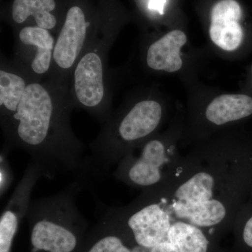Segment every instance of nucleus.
Returning a JSON list of instances; mask_svg holds the SVG:
<instances>
[{
  "label": "nucleus",
  "mask_w": 252,
  "mask_h": 252,
  "mask_svg": "<svg viewBox=\"0 0 252 252\" xmlns=\"http://www.w3.org/2000/svg\"><path fill=\"white\" fill-rule=\"evenodd\" d=\"M56 37L44 28L28 26L15 32L12 62L32 81L49 77L52 70Z\"/></svg>",
  "instance_id": "obj_5"
},
{
  "label": "nucleus",
  "mask_w": 252,
  "mask_h": 252,
  "mask_svg": "<svg viewBox=\"0 0 252 252\" xmlns=\"http://www.w3.org/2000/svg\"><path fill=\"white\" fill-rule=\"evenodd\" d=\"M56 9V0H14L11 6V20L19 29L27 27L28 23H31L32 18V22L34 27L44 28L58 34L61 25L54 14Z\"/></svg>",
  "instance_id": "obj_8"
},
{
  "label": "nucleus",
  "mask_w": 252,
  "mask_h": 252,
  "mask_svg": "<svg viewBox=\"0 0 252 252\" xmlns=\"http://www.w3.org/2000/svg\"><path fill=\"white\" fill-rule=\"evenodd\" d=\"M205 119L216 126L241 120L252 114V98L246 94H222L205 109Z\"/></svg>",
  "instance_id": "obj_11"
},
{
  "label": "nucleus",
  "mask_w": 252,
  "mask_h": 252,
  "mask_svg": "<svg viewBox=\"0 0 252 252\" xmlns=\"http://www.w3.org/2000/svg\"><path fill=\"white\" fill-rule=\"evenodd\" d=\"M69 84L54 79L30 81L14 112L0 118L4 144L2 152L24 151L45 177L84 171V146L71 127L74 109Z\"/></svg>",
  "instance_id": "obj_2"
},
{
  "label": "nucleus",
  "mask_w": 252,
  "mask_h": 252,
  "mask_svg": "<svg viewBox=\"0 0 252 252\" xmlns=\"http://www.w3.org/2000/svg\"><path fill=\"white\" fill-rule=\"evenodd\" d=\"M172 222L213 234L235 218L252 194V153L208 152L183 157L170 182L157 189Z\"/></svg>",
  "instance_id": "obj_1"
},
{
  "label": "nucleus",
  "mask_w": 252,
  "mask_h": 252,
  "mask_svg": "<svg viewBox=\"0 0 252 252\" xmlns=\"http://www.w3.org/2000/svg\"><path fill=\"white\" fill-rule=\"evenodd\" d=\"M43 176L45 175L39 165L28 164L0 218V252H10L20 223L27 215L33 189Z\"/></svg>",
  "instance_id": "obj_6"
},
{
  "label": "nucleus",
  "mask_w": 252,
  "mask_h": 252,
  "mask_svg": "<svg viewBox=\"0 0 252 252\" xmlns=\"http://www.w3.org/2000/svg\"><path fill=\"white\" fill-rule=\"evenodd\" d=\"M235 219L243 220L244 243L249 248H252V194L239 210Z\"/></svg>",
  "instance_id": "obj_14"
},
{
  "label": "nucleus",
  "mask_w": 252,
  "mask_h": 252,
  "mask_svg": "<svg viewBox=\"0 0 252 252\" xmlns=\"http://www.w3.org/2000/svg\"><path fill=\"white\" fill-rule=\"evenodd\" d=\"M183 157L161 138H149L117 164L113 176L125 185L142 190L166 185L177 171Z\"/></svg>",
  "instance_id": "obj_4"
},
{
  "label": "nucleus",
  "mask_w": 252,
  "mask_h": 252,
  "mask_svg": "<svg viewBox=\"0 0 252 252\" xmlns=\"http://www.w3.org/2000/svg\"><path fill=\"white\" fill-rule=\"evenodd\" d=\"M148 252H174L171 244L167 240V237L160 243H158L153 248L149 249Z\"/></svg>",
  "instance_id": "obj_16"
},
{
  "label": "nucleus",
  "mask_w": 252,
  "mask_h": 252,
  "mask_svg": "<svg viewBox=\"0 0 252 252\" xmlns=\"http://www.w3.org/2000/svg\"><path fill=\"white\" fill-rule=\"evenodd\" d=\"M84 188V184L76 180L59 193L31 202L26 217L31 226L34 251H77L79 234L86 222L78 209L76 198Z\"/></svg>",
  "instance_id": "obj_3"
},
{
  "label": "nucleus",
  "mask_w": 252,
  "mask_h": 252,
  "mask_svg": "<svg viewBox=\"0 0 252 252\" xmlns=\"http://www.w3.org/2000/svg\"><path fill=\"white\" fill-rule=\"evenodd\" d=\"M167 238L174 252H207L210 245L202 228L182 220L172 223Z\"/></svg>",
  "instance_id": "obj_12"
},
{
  "label": "nucleus",
  "mask_w": 252,
  "mask_h": 252,
  "mask_svg": "<svg viewBox=\"0 0 252 252\" xmlns=\"http://www.w3.org/2000/svg\"><path fill=\"white\" fill-rule=\"evenodd\" d=\"M6 153L1 152V161H0V190L1 196L6 193L13 181V174L9 162L6 158Z\"/></svg>",
  "instance_id": "obj_15"
},
{
  "label": "nucleus",
  "mask_w": 252,
  "mask_h": 252,
  "mask_svg": "<svg viewBox=\"0 0 252 252\" xmlns=\"http://www.w3.org/2000/svg\"><path fill=\"white\" fill-rule=\"evenodd\" d=\"M242 9L235 0H220L212 7L210 36L212 41L225 51L238 49L243 38L239 21Z\"/></svg>",
  "instance_id": "obj_7"
},
{
  "label": "nucleus",
  "mask_w": 252,
  "mask_h": 252,
  "mask_svg": "<svg viewBox=\"0 0 252 252\" xmlns=\"http://www.w3.org/2000/svg\"><path fill=\"white\" fill-rule=\"evenodd\" d=\"M30 79L12 61L3 56L0 63V118L14 112L22 98Z\"/></svg>",
  "instance_id": "obj_10"
},
{
  "label": "nucleus",
  "mask_w": 252,
  "mask_h": 252,
  "mask_svg": "<svg viewBox=\"0 0 252 252\" xmlns=\"http://www.w3.org/2000/svg\"><path fill=\"white\" fill-rule=\"evenodd\" d=\"M166 1L167 0H149V9L162 15L164 14V9H165Z\"/></svg>",
  "instance_id": "obj_17"
},
{
  "label": "nucleus",
  "mask_w": 252,
  "mask_h": 252,
  "mask_svg": "<svg viewBox=\"0 0 252 252\" xmlns=\"http://www.w3.org/2000/svg\"><path fill=\"white\" fill-rule=\"evenodd\" d=\"M86 252H132L115 233L102 235Z\"/></svg>",
  "instance_id": "obj_13"
},
{
  "label": "nucleus",
  "mask_w": 252,
  "mask_h": 252,
  "mask_svg": "<svg viewBox=\"0 0 252 252\" xmlns=\"http://www.w3.org/2000/svg\"><path fill=\"white\" fill-rule=\"evenodd\" d=\"M187 41L185 32L177 30L154 41L147 49V66L156 71L175 72L180 70L183 64L180 49Z\"/></svg>",
  "instance_id": "obj_9"
}]
</instances>
